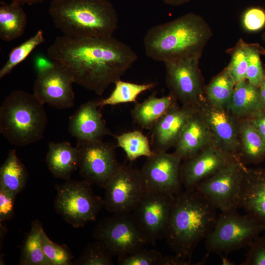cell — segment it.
<instances>
[{"label": "cell", "instance_id": "6da1fadb", "mask_svg": "<svg viewBox=\"0 0 265 265\" xmlns=\"http://www.w3.org/2000/svg\"><path fill=\"white\" fill-rule=\"evenodd\" d=\"M47 55L63 64L75 83L98 95L120 79L137 59L130 47L113 36H58L48 48Z\"/></svg>", "mask_w": 265, "mask_h": 265}, {"label": "cell", "instance_id": "7a4b0ae2", "mask_svg": "<svg viewBox=\"0 0 265 265\" xmlns=\"http://www.w3.org/2000/svg\"><path fill=\"white\" fill-rule=\"evenodd\" d=\"M216 209L195 190H182L175 196L164 238L175 254L191 262L199 243L213 229Z\"/></svg>", "mask_w": 265, "mask_h": 265}, {"label": "cell", "instance_id": "3957f363", "mask_svg": "<svg viewBox=\"0 0 265 265\" xmlns=\"http://www.w3.org/2000/svg\"><path fill=\"white\" fill-rule=\"evenodd\" d=\"M212 36L208 24L200 16L187 13L149 28L143 38L147 57L165 62L201 55Z\"/></svg>", "mask_w": 265, "mask_h": 265}, {"label": "cell", "instance_id": "277c9868", "mask_svg": "<svg viewBox=\"0 0 265 265\" xmlns=\"http://www.w3.org/2000/svg\"><path fill=\"white\" fill-rule=\"evenodd\" d=\"M49 13L55 27L72 38L110 37L118 26V14L108 0H51Z\"/></svg>", "mask_w": 265, "mask_h": 265}, {"label": "cell", "instance_id": "5b68a950", "mask_svg": "<svg viewBox=\"0 0 265 265\" xmlns=\"http://www.w3.org/2000/svg\"><path fill=\"white\" fill-rule=\"evenodd\" d=\"M43 104L33 94L15 90L0 106V132L11 144L24 147L41 140L47 124Z\"/></svg>", "mask_w": 265, "mask_h": 265}, {"label": "cell", "instance_id": "8992f818", "mask_svg": "<svg viewBox=\"0 0 265 265\" xmlns=\"http://www.w3.org/2000/svg\"><path fill=\"white\" fill-rule=\"evenodd\" d=\"M65 181L55 187L54 207L56 212L76 228L95 221L104 206V200L94 194L91 184L86 181Z\"/></svg>", "mask_w": 265, "mask_h": 265}, {"label": "cell", "instance_id": "52a82bcc", "mask_svg": "<svg viewBox=\"0 0 265 265\" xmlns=\"http://www.w3.org/2000/svg\"><path fill=\"white\" fill-rule=\"evenodd\" d=\"M265 228L253 217L237 210L221 212L212 231L206 238L209 252L227 254L249 246Z\"/></svg>", "mask_w": 265, "mask_h": 265}, {"label": "cell", "instance_id": "ba28073f", "mask_svg": "<svg viewBox=\"0 0 265 265\" xmlns=\"http://www.w3.org/2000/svg\"><path fill=\"white\" fill-rule=\"evenodd\" d=\"M93 237L118 257L148 244L132 212L113 213L101 219L94 229Z\"/></svg>", "mask_w": 265, "mask_h": 265}, {"label": "cell", "instance_id": "9c48e42d", "mask_svg": "<svg viewBox=\"0 0 265 265\" xmlns=\"http://www.w3.org/2000/svg\"><path fill=\"white\" fill-rule=\"evenodd\" d=\"M245 168L237 158L200 182L194 190L221 212L237 210Z\"/></svg>", "mask_w": 265, "mask_h": 265}, {"label": "cell", "instance_id": "30bf717a", "mask_svg": "<svg viewBox=\"0 0 265 265\" xmlns=\"http://www.w3.org/2000/svg\"><path fill=\"white\" fill-rule=\"evenodd\" d=\"M74 78L61 63L53 61L38 70L33 94L43 104L59 109L74 106Z\"/></svg>", "mask_w": 265, "mask_h": 265}, {"label": "cell", "instance_id": "8fae6325", "mask_svg": "<svg viewBox=\"0 0 265 265\" xmlns=\"http://www.w3.org/2000/svg\"><path fill=\"white\" fill-rule=\"evenodd\" d=\"M105 189L104 207L113 213L132 212L145 191L140 170L121 164Z\"/></svg>", "mask_w": 265, "mask_h": 265}, {"label": "cell", "instance_id": "7c38bea8", "mask_svg": "<svg viewBox=\"0 0 265 265\" xmlns=\"http://www.w3.org/2000/svg\"><path fill=\"white\" fill-rule=\"evenodd\" d=\"M201 55L164 62L166 82L170 93L183 105L197 107L202 93L199 59Z\"/></svg>", "mask_w": 265, "mask_h": 265}, {"label": "cell", "instance_id": "4fadbf2b", "mask_svg": "<svg viewBox=\"0 0 265 265\" xmlns=\"http://www.w3.org/2000/svg\"><path fill=\"white\" fill-rule=\"evenodd\" d=\"M175 196L145 191L132 212L148 244L164 238Z\"/></svg>", "mask_w": 265, "mask_h": 265}, {"label": "cell", "instance_id": "5bb4252c", "mask_svg": "<svg viewBox=\"0 0 265 265\" xmlns=\"http://www.w3.org/2000/svg\"><path fill=\"white\" fill-rule=\"evenodd\" d=\"M175 153H154L140 170L145 191L176 195L182 190L181 161Z\"/></svg>", "mask_w": 265, "mask_h": 265}, {"label": "cell", "instance_id": "9a60e30c", "mask_svg": "<svg viewBox=\"0 0 265 265\" xmlns=\"http://www.w3.org/2000/svg\"><path fill=\"white\" fill-rule=\"evenodd\" d=\"M79 149V169L84 180L101 188L117 170L120 164L116 157L113 144L103 140L77 144Z\"/></svg>", "mask_w": 265, "mask_h": 265}, {"label": "cell", "instance_id": "2e32d148", "mask_svg": "<svg viewBox=\"0 0 265 265\" xmlns=\"http://www.w3.org/2000/svg\"><path fill=\"white\" fill-rule=\"evenodd\" d=\"M237 158L214 143L206 147L194 156L184 160L181 179L185 189L194 190L200 182Z\"/></svg>", "mask_w": 265, "mask_h": 265}, {"label": "cell", "instance_id": "e0dca14e", "mask_svg": "<svg viewBox=\"0 0 265 265\" xmlns=\"http://www.w3.org/2000/svg\"><path fill=\"white\" fill-rule=\"evenodd\" d=\"M197 109L212 132L213 143L237 157L241 147L237 118L227 108L215 106L209 103L201 109Z\"/></svg>", "mask_w": 265, "mask_h": 265}, {"label": "cell", "instance_id": "ac0fdd59", "mask_svg": "<svg viewBox=\"0 0 265 265\" xmlns=\"http://www.w3.org/2000/svg\"><path fill=\"white\" fill-rule=\"evenodd\" d=\"M98 101L82 104L69 117L68 132L77 144L102 141L105 136L112 135L103 118Z\"/></svg>", "mask_w": 265, "mask_h": 265}, {"label": "cell", "instance_id": "d6986e66", "mask_svg": "<svg viewBox=\"0 0 265 265\" xmlns=\"http://www.w3.org/2000/svg\"><path fill=\"white\" fill-rule=\"evenodd\" d=\"M197 108L177 106L159 120L151 129L154 153L164 152L175 146L188 120Z\"/></svg>", "mask_w": 265, "mask_h": 265}, {"label": "cell", "instance_id": "ffe728a7", "mask_svg": "<svg viewBox=\"0 0 265 265\" xmlns=\"http://www.w3.org/2000/svg\"><path fill=\"white\" fill-rule=\"evenodd\" d=\"M213 143L212 132L197 108L184 126L174 153L185 160Z\"/></svg>", "mask_w": 265, "mask_h": 265}, {"label": "cell", "instance_id": "44dd1931", "mask_svg": "<svg viewBox=\"0 0 265 265\" xmlns=\"http://www.w3.org/2000/svg\"><path fill=\"white\" fill-rule=\"evenodd\" d=\"M239 208L265 229V172L245 168Z\"/></svg>", "mask_w": 265, "mask_h": 265}, {"label": "cell", "instance_id": "7402d4cb", "mask_svg": "<svg viewBox=\"0 0 265 265\" xmlns=\"http://www.w3.org/2000/svg\"><path fill=\"white\" fill-rule=\"evenodd\" d=\"M79 148L73 147L67 141L50 142L46 155V162L53 175L67 180L79 168Z\"/></svg>", "mask_w": 265, "mask_h": 265}, {"label": "cell", "instance_id": "603a6c76", "mask_svg": "<svg viewBox=\"0 0 265 265\" xmlns=\"http://www.w3.org/2000/svg\"><path fill=\"white\" fill-rule=\"evenodd\" d=\"M265 108L259 89L246 80L236 83L227 109L237 118H252Z\"/></svg>", "mask_w": 265, "mask_h": 265}, {"label": "cell", "instance_id": "cb8c5ba5", "mask_svg": "<svg viewBox=\"0 0 265 265\" xmlns=\"http://www.w3.org/2000/svg\"><path fill=\"white\" fill-rule=\"evenodd\" d=\"M176 100L171 93L161 97L151 95L135 105L131 111L133 120L141 128L151 130L159 120L176 106Z\"/></svg>", "mask_w": 265, "mask_h": 265}, {"label": "cell", "instance_id": "d4e9b609", "mask_svg": "<svg viewBox=\"0 0 265 265\" xmlns=\"http://www.w3.org/2000/svg\"><path fill=\"white\" fill-rule=\"evenodd\" d=\"M22 6L15 2H0V38L2 40L11 42L24 33L27 16Z\"/></svg>", "mask_w": 265, "mask_h": 265}, {"label": "cell", "instance_id": "484cf974", "mask_svg": "<svg viewBox=\"0 0 265 265\" xmlns=\"http://www.w3.org/2000/svg\"><path fill=\"white\" fill-rule=\"evenodd\" d=\"M28 178V172L16 150H10L0 168V187L18 194L25 187Z\"/></svg>", "mask_w": 265, "mask_h": 265}, {"label": "cell", "instance_id": "4316f807", "mask_svg": "<svg viewBox=\"0 0 265 265\" xmlns=\"http://www.w3.org/2000/svg\"><path fill=\"white\" fill-rule=\"evenodd\" d=\"M44 230L39 220L32 221L29 231L23 241L19 261L20 265H52L45 255L41 244V236Z\"/></svg>", "mask_w": 265, "mask_h": 265}, {"label": "cell", "instance_id": "83f0119b", "mask_svg": "<svg viewBox=\"0 0 265 265\" xmlns=\"http://www.w3.org/2000/svg\"><path fill=\"white\" fill-rule=\"evenodd\" d=\"M242 157L246 162H257L265 157V140L249 119L239 125Z\"/></svg>", "mask_w": 265, "mask_h": 265}, {"label": "cell", "instance_id": "f1b7e54d", "mask_svg": "<svg viewBox=\"0 0 265 265\" xmlns=\"http://www.w3.org/2000/svg\"><path fill=\"white\" fill-rule=\"evenodd\" d=\"M236 83L227 68H225L211 81L206 88L208 102L215 106L227 108Z\"/></svg>", "mask_w": 265, "mask_h": 265}, {"label": "cell", "instance_id": "f546056e", "mask_svg": "<svg viewBox=\"0 0 265 265\" xmlns=\"http://www.w3.org/2000/svg\"><path fill=\"white\" fill-rule=\"evenodd\" d=\"M116 147L122 148L128 159L132 161L141 157H150L154 154L149 140L141 131H133L115 136Z\"/></svg>", "mask_w": 265, "mask_h": 265}, {"label": "cell", "instance_id": "4dcf8cb0", "mask_svg": "<svg viewBox=\"0 0 265 265\" xmlns=\"http://www.w3.org/2000/svg\"><path fill=\"white\" fill-rule=\"evenodd\" d=\"M115 87L110 95L99 100L101 108L107 105L115 106L120 104L136 102L137 97L143 92L153 88L155 83L137 84L123 81L121 79L114 83Z\"/></svg>", "mask_w": 265, "mask_h": 265}, {"label": "cell", "instance_id": "1f68e13d", "mask_svg": "<svg viewBox=\"0 0 265 265\" xmlns=\"http://www.w3.org/2000/svg\"><path fill=\"white\" fill-rule=\"evenodd\" d=\"M45 41L44 33L40 29L30 38L13 48L9 54L7 61L0 70V79L10 73L16 66Z\"/></svg>", "mask_w": 265, "mask_h": 265}, {"label": "cell", "instance_id": "d6a6232c", "mask_svg": "<svg viewBox=\"0 0 265 265\" xmlns=\"http://www.w3.org/2000/svg\"><path fill=\"white\" fill-rule=\"evenodd\" d=\"M113 257L101 242L95 240L88 244L73 265H113Z\"/></svg>", "mask_w": 265, "mask_h": 265}, {"label": "cell", "instance_id": "836d02e7", "mask_svg": "<svg viewBox=\"0 0 265 265\" xmlns=\"http://www.w3.org/2000/svg\"><path fill=\"white\" fill-rule=\"evenodd\" d=\"M41 241L43 252L52 265H73L74 257L67 245L53 242L44 230L41 236Z\"/></svg>", "mask_w": 265, "mask_h": 265}, {"label": "cell", "instance_id": "e575fe53", "mask_svg": "<svg viewBox=\"0 0 265 265\" xmlns=\"http://www.w3.org/2000/svg\"><path fill=\"white\" fill-rule=\"evenodd\" d=\"M247 44L240 41L236 46L231 61L226 67L236 83L246 80L248 66Z\"/></svg>", "mask_w": 265, "mask_h": 265}, {"label": "cell", "instance_id": "d590c367", "mask_svg": "<svg viewBox=\"0 0 265 265\" xmlns=\"http://www.w3.org/2000/svg\"><path fill=\"white\" fill-rule=\"evenodd\" d=\"M156 250L142 248L131 253L118 257L119 265H160L163 257Z\"/></svg>", "mask_w": 265, "mask_h": 265}, {"label": "cell", "instance_id": "8d00e7d4", "mask_svg": "<svg viewBox=\"0 0 265 265\" xmlns=\"http://www.w3.org/2000/svg\"><path fill=\"white\" fill-rule=\"evenodd\" d=\"M248 66L246 80L252 85L259 87L265 76L258 50L253 46L247 44Z\"/></svg>", "mask_w": 265, "mask_h": 265}, {"label": "cell", "instance_id": "74e56055", "mask_svg": "<svg viewBox=\"0 0 265 265\" xmlns=\"http://www.w3.org/2000/svg\"><path fill=\"white\" fill-rule=\"evenodd\" d=\"M245 261L241 265H265V236H258L249 246Z\"/></svg>", "mask_w": 265, "mask_h": 265}, {"label": "cell", "instance_id": "f35d334b", "mask_svg": "<svg viewBox=\"0 0 265 265\" xmlns=\"http://www.w3.org/2000/svg\"><path fill=\"white\" fill-rule=\"evenodd\" d=\"M17 194L0 187V222L9 221L15 215L14 205Z\"/></svg>", "mask_w": 265, "mask_h": 265}, {"label": "cell", "instance_id": "ab89813d", "mask_svg": "<svg viewBox=\"0 0 265 265\" xmlns=\"http://www.w3.org/2000/svg\"><path fill=\"white\" fill-rule=\"evenodd\" d=\"M242 22L247 30L254 31L260 30L265 25V12L258 7L249 8L243 15Z\"/></svg>", "mask_w": 265, "mask_h": 265}, {"label": "cell", "instance_id": "60d3db41", "mask_svg": "<svg viewBox=\"0 0 265 265\" xmlns=\"http://www.w3.org/2000/svg\"><path fill=\"white\" fill-rule=\"evenodd\" d=\"M248 119L256 128L265 140V108Z\"/></svg>", "mask_w": 265, "mask_h": 265}, {"label": "cell", "instance_id": "b9f144b4", "mask_svg": "<svg viewBox=\"0 0 265 265\" xmlns=\"http://www.w3.org/2000/svg\"><path fill=\"white\" fill-rule=\"evenodd\" d=\"M191 262L175 254L172 256H163L160 265H188Z\"/></svg>", "mask_w": 265, "mask_h": 265}, {"label": "cell", "instance_id": "7bdbcfd3", "mask_svg": "<svg viewBox=\"0 0 265 265\" xmlns=\"http://www.w3.org/2000/svg\"><path fill=\"white\" fill-rule=\"evenodd\" d=\"M167 4L173 6H179L188 2L190 0H161Z\"/></svg>", "mask_w": 265, "mask_h": 265}, {"label": "cell", "instance_id": "ee69618b", "mask_svg": "<svg viewBox=\"0 0 265 265\" xmlns=\"http://www.w3.org/2000/svg\"><path fill=\"white\" fill-rule=\"evenodd\" d=\"M11 0L12 2H15L23 5L25 4L32 5L34 4H36V3L41 2L45 0Z\"/></svg>", "mask_w": 265, "mask_h": 265}, {"label": "cell", "instance_id": "f6af8a7d", "mask_svg": "<svg viewBox=\"0 0 265 265\" xmlns=\"http://www.w3.org/2000/svg\"><path fill=\"white\" fill-rule=\"evenodd\" d=\"M259 88L260 97L265 107V77Z\"/></svg>", "mask_w": 265, "mask_h": 265}, {"label": "cell", "instance_id": "bcb514c9", "mask_svg": "<svg viewBox=\"0 0 265 265\" xmlns=\"http://www.w3.org/2000/svg\"><path fill=\"white\" fill-rule=\"evenodd\" d=\"M221 258L222 265H233L235 264L228 259L226 257H224L222 255H220Z\"/></svg>", "mask_w": 265, "mask_h": 265}]
</instances>
